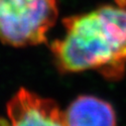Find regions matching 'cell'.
Wrapping results in <instances>:
<instances>
[{"mask_svg":"<svg viewBox=\"0 0 126 126\" xmlns=\"http://www.w3.org/2000/svg\"><path fill=\"white\" fill-rule=\"evenodd\" d=\"M58 14L57 0H0V41L18 48L43 44Z\"/></svg>","mask_w":126,"mask_h":126,"instance_id":"2","label":"cell"},{"mask_svg":"<svg viewBox=\"0 0 126 126\" xmlns=\"http://www.w3.org/2000/svg\"><path fill=\"white\" fill-rule=\"evenodd\" d=\"M65 126H116V114L110 103L92 95L77 97L63 111Z\"/></svg>","mask_w":126,"mask_h":126,"instance_id":"4","label":"cell"},{"mask_svg":"<svg viewBox=\"0 0 126 126\" xmlns=\"http://www.w3.org/2000/svg\"><path fill=\"white\" fill-rule=\"evenodd\" d=\"M0 126H65L63 111L54 99L20 88L6 105Z\"/></svg>","mask_w":126,"mask_h":126,"instance_id":"3","label":"cell"},{"mask_svg":"<svg viewBox=\"0 0 126 126\" xmlns=\"http://www.w3.org/2000/svg\"><path fill=\"white\" fill-rule=\"evenodd\" d=\"M65 33L50 45L62 74L94 71L119 80L126 70V0L64 19Z\"/></svg>","mask_w":126,"mask_h":126,"instance_id":"1","label":"cell"}]
</instances>
